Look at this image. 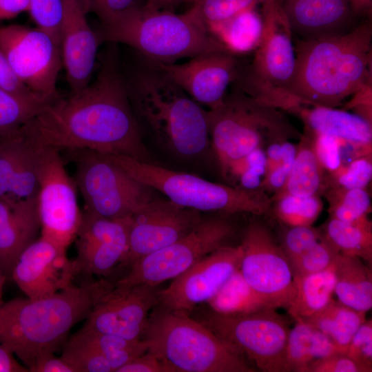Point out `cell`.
Listing matches in <instances>:
<instances>
[{
    "label": "cell",
    "instance_id": "6da1fadb",
    "mask_svg": "<svg viewBox=\"0 0 372 372\" xmlns=\"http://www.w3.org/2000/svg\"><path fill=\"white\" fill-rule=\"evenodd\" d=\"M109 43L92 83L51 101L21 130L60 152L88 149L151 163L129 98L117 44Z\"/></svg>",
    "mask_w": 372,
    "mask_h": 372
},
{
    "label": "cell",
    "instance_id": "7a4b0ae2",
    "mask_svg": "<svg viewBox=\"0 0 372 372\" xmlns=\"http://www.w3.org/2000/svg\"><path fill=\"white\" fill-rule=\"evenodd\" d=\"M371 20L339 35L296 41L287 94L294 103L335 107L371 82Z\"/></svg>",
    "mask_w": 372,
    "mask_h": 372
},
{
    "label": "cell",
    "instance_id": "3957f363",
    "mask_svg": "<svg viewBox=\"0 0 372 372\" xmlns=\"http://www.w3.org/2000/svg\"><path fill=\"white\" fill-rule=\"evenodd\" d=\"M123 74L139 123L170 152L192 159L210 145L207 110L189 96L161 65L138 53Z\"/></svg>",
    "mask_w": 372,
    "mask_h": 372
},
{
    "label": "cell",
    "instance_id": "277c9868",
    "mask_svg": "<svg viewBox=\"0 0 372 372\" xmlns=\"http://www.w3.org/2000/svg\"><path fill=\"white\" fill-rule=\"evenodd\" d=\"M104 282L72 284L45 298H17L0 305V344L28 369L63 347L70 329L86 319Z\"/></svg>",
    "mask_w": 372,
    "mask_h": 372
},
{
    "label": "cell",
    "instance_id": "5b68a950",
    "mask_svg": "<svg viewBox=\"0 0 372 372\" xmlns=\"http://www.w3.org/2000/svg\"><path fill=\"white\" fill-rule=\"evenodd\" d=\"M99 33L102 41L125 45L163 64L226 50L191 8L176 14L136 5L101 23Z\"/></svg>",
    "mask_w": 372,
    "mask_h": 372
},
{
    "label": "cell",
    "instance_id": "8992f818",
    "mask_svg": "<svg viewBox=\"0 0 372 372\" xmlns=\"http://www.w3.org/2000/svg\"><path fill=\"white\" fill-rule=\"evenodd\" d=\"M143 337L173 372H254L245 355L188 313L154 307Z\"/></svg>",
    "mask_w": 372,
    "mask_h": 372
},
{
    "label": "cell",
    "instance_id": "52a82bcc",
    "mask_svg": "<svg viewBox=\"0 0 372 372\" xmlns=\"http://www.w3.org/2000/svg\"><path fill=\"white\" fill-rule=\"evenodd\" d=\"M207 115L210 145L224 177L234 163L254 149L302 136L276 107L242 91L226 95Z\"/></svg>",
    "mask_w": 372,
    "mask_h": 372
},
{
    "label": "cell",
    "instance_id": "ba28073f",
    "mask_svg": "<svg viewBox=\"0 0 372 372\" xmlns=\"http://www.w3.org/2000/svg\"><path fill=\"white\" fill-rule=\"evenodd\" d=\"M103 154L129 175L185 208L258 216L271 210V198L262 189L249 190L227 186L127 156Z\"/></svg>",
    "mask_w": 372,
    "mask_h": 372
},
{
    "label": "cell",
    "instance_id": "9c48e42d",
    "mask_svg": "<svg viewBox=\"0 0 372 372\" xmlns=\"http://www.w3.org/2000/svg\"><path fill=\"white\" fill-rule=\"evenodd\" d=\"M261 5L262 39L251 65L242 69L237 81L248 95L275 107L293 109L296 104L287 94L296 70L293 32L281 0H264Z\"/></svg>",
    "mask_w": 372,
    "mask_h": 372
},
{
    "label": "cell",
    "instance_id": "30bf717a",
    "mask_svg": "<svg viewBox=\"0 0 372 372\" xmlns=\"http://www.w3.org/2000/svg\"><path fill=\"white\" fill-rule=\"evenodd\" d=\"M66 153L75 165L74 180L84 211L110 219H123L149 202L152 188L129 175L103 154L88 149Z\"/></svg>",
    "mask_w": 372,
    "mask_h": 372
},
{
    "label": "cell",
    "instance_id": "8fae6325",
    "mask_svg": "<svg viewBox=\"0 0 372 372\" xmlns=\"http://www.w3.org/2000/svg\"><path fill=\"white\" fill-rule=\"evenodd\" d=\"M235 232L234 224L227 216L203 219L184 236L133 262L115 285L158 286L178 276L218 248L228 245Z\"/></svg>",
    "mask_w": 372,
    "mask_h": 372
},
{
    "label": "cell",
    "instance_id": "7c38bea8",
    "mask_svg": "<svg viewBox=\"0 0 372 372\" xmlns=\"http://www.w3.org/2000/svg\"><path fill=\"white\" fill-rule=\"evenodd\" d=\"M198 320L239 349L261 371L286 372L290 329L275 309L243 314H221L207 309Z\"/></svg>",
    "mask_w": 372,
    "mask_h": 372
},
{
    "label": "cell",
    "instance_id": "4fadbf2b",
    "mask_svg": "<svg viewBox=\"0 0 372 372\" xmlns=\"http://www.w3.org/2000/svg\"><path fill=\"white\" fill-rule=\"evenodd\" d=\"M37 211L41 236L65 249L75 240L83 213L77 187L61 152L39 143Z\"/></svg>",
    "mask_w": 372,
    "mask_h": 372
},
{
    "label": "cell",
    "instance_id": "5bb4252c",
    "mask_svg": "<svg viewBox=\"0 0 372 372\" xmlns=\"http://www.w3.org/2000/svg\"><path fill=\"white\" fill-rule=\"evenodd\" d=\"M0 49L21 81L34 94L53 101L63 67L61 47L45 32L21 24L0 26Z\"/></svg>",
    "mask_w": 372,
    "mask_h": 372
},
{
    "label": "cell",
    "instance_id": "9a60e30c",
    "mask_svg": "<svg viewBox=\"0 0 372 372\" xmlns=\"http://www.w3.org/2000/svg\"><path fill=\"white\" fill-rule=\"evenodd\" d=\"M240 271L258 293L286 309L295 294L289 263L273 234L263 223L255 220L247 227L240 245Z\"/></svg>",
    "mask_w": 372,
    "mask_h": 372
},
{
    "label": "cell",
    "instance_id": "2e32d148",
    "mask_svg": "<svg viewBox=\"0 0 372 372\" xmlns=\"http://www.w3.org/2000/svg\"><path fill=\"white\" fill-rule=\"evenodd\" d=\"M160 291L158 286L112 287L107 284L83 327L130 340H143L149 312L158 304Z\"/></svg>",
    "mask_w": 372,
    "mask_h": 372
},
{
    "label": "cell",
    "instance_id": "e0dca14e",
    "mask_svg": "<svg viewBox=\"0 0 372 372\" xmlns=\"http://www.w3.org/2000/svg\"><path fill=\"white\" fill-rule=\"evenodd\" d=\"M200 212L169 199L152 198L130 217L127 248L118 266L130 267L184 236L202 221Z\"/></svg>",
    "mask_w": 372,
    "mask_h": 372
},
{
    "label": "cell",
    "instance_id": "ac0fdd59",
    "mask_svg": "<svg viewBox=\"0 0 372 372\" xmlns=\"http://www.w3.org/2000/svg\"><path fill=\"white\" fill-rule=\"evenodd\" d=\"M241 257L240 245L218 248L161 290L157 306L186 313L192 312L198 305L210 300L240 268Z\"/></svg>",
    "mask_w": 372,
    "mask_h": 372
},
{
    "label": "cell",
    "instance_id": "d6986e66",
    "mask_svg": "<svg viewBox=\"0 0 372 372\" xmlns=\"http://www.w3.org/2000/svg\"><path fill=\"white\" fill-rule=\"evenodd\" d=\"M158 63L189 96L208 110L223 103L228 87L238 80L242 68L236 55L226 50L202 54L183 63Z\"/></svg>",
    "mask_w": 372,
    "mask_h": 372
},
{
    "label": "cell",
    "instance_id": "ffe728a7",
    "mask_svg": "<svg viewBox=\"0 0 372 372\" xmlns=\"http://www.w3.org/2000/svg\"><path fill=\"white\" fill-rule=\"evenodd\" d=\"M66 250L40 236L21 252L10 279L29 298L56 294L78 274L76 261L68 258Z\"/></svg>",
    "mask_w": 372,
    "mask_h": 372
},
{
    "label": "cell",
    "instance_id": "44dd1931",
    "mask_svg": "<svg viewBox=\"0 0 372 372\" xmlns=\"http://www.w3.org/2000/svg\"><path fill=\"white\" fill-rule=\"evenodd\" d=\"M75 241L78 274L107 276L119 265L127 248L130 217L110 219L83 210Z\"/></svg>",
    "mask_w": 372,
    "mask_h": 372
},
{
    "label": "cell",
    "instance_id": "7402d4cb",
    "mask_svg": "<svg viewBox=\"0 0 372 372\" xmlns=\"http://www.w3.org/2000/svg\"><path fill=\"white\" fill-rule=\"evenodd\" d=\"M61 52L67 81L71 92L79 91L90 83L98 48L102 41L99 32L90 27L84 0H62Z\"/></svg>",
    "mask_w": 372,
    "mask_h": 372
},
{
    "label": "cell",
    "instance_id": "603a6c76",
    "mask_svg": "<svg viewBox=\"0 0 372 372\" xmlns=\"http://www.w3.org/2000/svg\"><path fill=\"white\" fill-rule=\"evenodd\" d=\"M281 3L298 39L342 34L360 22L349 0H281Z\"/></svg>",
    "mask_w": 372,
    "mask_h": 372
},
{
    "label": "cell",
    "instance_id": "cb8c5ba5",
    "mask_svg": "<svg viewBox=\"0 0 372 372\" xmlns=\"http://www.w3.org/2000/svg\"><path fill=\"white\" fill-rule=\"evenodd\" d=\"M39 152V143L21 129L0 138V198L37 197Z\"/></svg>",
    "mask_w": 372,
    "mask_h": 372
},
{
    "label": "cell",
    "instance_id": "d4e9b609",
    "mask_svg": "<svg viewBox=\"0 0 372 372\" xmlns=\"http://www.w3.org/2000/svg\"><path fill=\"white\" fill-rule=\"evenodd\" d=\"M300 114L310 133L337 139L341 144L343 161L371 154V121L358 114L323 106L301 110Z\"/></svg>",
    "mask_w": 372,
    "mask_h": 372
},
{
    "label": "cell",
    "instance_id": "484cf974",
    "mask_svg": "<svg viewBox=\"0 0 372 372\" xmlns=\"http://www.w3.org/2000/svg\"><path fill=\"white\" fill-rule=\"evenodd\" d=\"M39 232L37 197L0 198V269L7 278L10 279L19 256Z\"/></svg>",
    "mask_w": 372,
    "mask_h": 372
},
{
    "label": "cell",
    "instance_id": "4316f807",
    "mask_svg": "<svg viewBox=\"0 0 372 372\" xmlns=\"http://www.w3.org/2000/svg\"><path fill=\"white\" fill-rule=\"evenodd\" d=\"M334 293L338 301L364 313L372 307V273L361 258L339 254Z\"/></svg>",
    "mask_w": 372,
    "mask_h": 372
},
{
    "label": "cell",
    "instance_id": "83f0119b",
    "mask_svg": "<svg viewBox=\"0 0 372 372\" xmlns=\"http://www.w3.org/2000/svg\"><path fill=\"white\" fill-rule=\"evenodd\" d=\"M296 322L288 337L286 372H308L316 362L342 351L315 327L301 320Z\"/></svg>",
    "mask_w": 372,
    "mask_h": 372
},
{
    "label": "cell",
    "instance_id": "f1b7e54d",
    "mask_svg": "<svg viewBox=\"0 0 372 372\" xmlns=\"http://www.w3.org/2000/svg\"><path fill=\"white\" fill-rule=\"evenodd\" d=\"M293 281L295 294L287 310L295 320H299L318 312L333 299L335 262L323 271L293 278Z\"/></svg>",
    "mask_w": 372,
    "mask_h": 372
},
{
    "label": "cell",
    "instance_id": "f546056e",
    "mask_svg": "<svg viewBox=\"0 0 372 372\" xmlns=\"http://www.w3.org/2000/svg\"><path fill=\"white\" fill-rule=\"evenodd\" d=\"M206 303L210 310L221 314H243L278 308L245 280L239 269Z\"/></svg>",
    "mask_w": 372,
    "mask_h": 372
},
{
    "label": "cell",
    "instance_id": "4dcf8cb0",
    "mask_svg": "<svg viewBox=\"0 0 372 372\" xmlns=\"http://www.w3.org/2000/svg\"><path fill=\"white\" fill-rule=\"evenodd\" d=\"M365 313L332 299L318 312L299 320L321 331L345 352L352 337L366 320Z\"/></svg>",
    "mask_w": 372,
    "mask_h": 372
},
{
    "label": "cell",
    "instance_id": "1f68e13d",
    "mask_svg": "<svg viewBox=\"0 0 372 372\" xmlns=\"http://www.w3.org/2000/svg\"><path fill=\"white\" fill-rule=\"evenodd\" d=\"M209 30L229 52L235 55L247 54L256 51L260 43L262 14L256 8L249 9Z\"/></svg>",
    "mask_w": 372,
    "mask_h": 372
},
{
    "label": "cell",
    "instance_id": "d6a6232c",
    "mask_svg": "<svg viewBox=\"0 0 372 372\" xmlns=\"http://www.w3.org/2000/svg\"><path fill=\"white\" fill-rule=\"evenodd\" d=\"M324 172L314 152L311 134L303 135L281 191L299 196L319 195L326 187Z\"/></svg>",
    "mask_w": 372,
    "mask_h": 372
},
{
    "label": "cell",
    "instance_id": "836d02e7",
    "mask_svg": "<svg viewBox=\"0 0 372 372\" xmlns=\"http://www.w3.org/2000/svg\"><path fill=\"white\" fill-rule=\"evenodd\" d=\"M322 238L340 254L372 261V227L329 218L322 230Z\"/></svg>",
    "mask_w": 372,
    "mask_h": 372
},
{
    "label": "cell",
    "instance_id": "e575fe53",
    "mask_svg": "<svg viewBox=\"0 0 372 372\" xmlns=\"http://www.w3.org/2000/svg\"><path fill=\"white\" fill-rule=\"evenodd\" d=\"M329 202V218L365 227H372L368 215L371 196L366 189L327 187L323 192Z\"/></svg>",
    "mask_w": 372,
    "mask_h": 372
},
{
    "label": "cell",
    "instance_id": "d590c367",
    "mask_svg": "<svg viewBox=\"0 0 372 372\" xmlns=\"http://www.w3.org/2000/svg\"><path fill=\"white\" fill-rule=\"evenodd\" d=\"M75 334L95 347L105 357L113 372H116L121 367L148 349V344L143 339L130 340L94 331L83 327Z\"/></svg>",
    "mask_w": 372,
    "mask_h": 372
},
{
    "label": "cell",
    "instance_id": "8d00e7d4",
    "mask_svg": "<svg viewBox=\"0 0 372 372\" xmlns=\"http://www.w3.org/2000/svg\"><path fill=\"white\" fill-rule=\"evenodd\" d=\"M323 208L319 195L299 196L279 192L271 198V210L286 226H311Z\"/></svg>",
    "mask_w": 372,
    "mask_h": 372
},
{
    "label": "cell",
    "instance_id": "74e56055",
    "mask_svg": "<svg viewBox=\"0 0 372 372\" xmlns=\"http://www.w3.org/2000/svg\"><path fill=\"white\" fill-rule=\"evenodd\" d=\"M51 101L19 96L0 89V138L18 132Z\"/></svg>",
    "mask_w": 372,
    "mask_h": 372
},
{
    "label": "cell",
    "instance_id": "f35d334b",
    "mask_svg": "<svg viewBox=\"0 0 372 372\" xmlns=\"http://www.w3.org/2000/svg\"><path fill=\"white\" fill-rule=\"evenodd\" d=\"M61 357L75 372H113L105 357L75 333L64 342Z\"/></svg>",
    "mask_w": 372,
    "mask_h": 372
},
{
    "label": "cell",
    "instance_id": "ab89813d",
    "mask_svg": "<svg viewBox=\"0 0 372 372\" xmlns=\"http://www.w3.org/2000/svg\"><path fill=\"white\" fill-rule=\"evenodd\" d=\"M264 0H195L191 8L208 30L245 10L256 8Z\"/></svg>",
    "mask_w": 372,
    "mask_h": 372
},
{
    "label": "cell",
    "instance_id": "60d3db41",
    "mask_svg": "<svg viewBox=\"0 0 372 372\" xmlns=\"http://www.w3.org/2000/svg\"><path fill=\"white\" fill-rule=\"evenodd\" d=\"M267 158L264 147H258L234 163L225 178L238 182V187L254 190L260 187L266 174Z\"/></svg>",
    "mask_w": 372,
    "mask_h": 372
},
{
    "label": "cell",
    "instance_id": "b9f144b4",
    "mask_svg": "<svg viewBox=\"0 0 372 372\" xmlns=\"http://www.w3.org/2000/svg\"><path fill=\"white\" fill-rule=\"evenodd\" d=\"M371 178V154H369L356 158L329 173L327 176L325 188L366 189Z\"/></svg>",
    "mask_w": 372,
    "mask_h": 372
},
{
    "label": "cell",
    "instance_id": "7bdbcfd3",
    "mask_svg": "<svg viewBox=\"0 0 372 372\" xmlns=\"http://www.w3.org/2000/svg\"><path fill=\"white\" fill-rule=\"evenodd\" d=\"M339 254L322 237L307 252L289 264L293 278L324 270L335 262Z\"/></svg>",
    "mask_w": 372,
    "mask_h": 372
},
{
    "label": "cell",
    "instance_id": "ee69618b",
    "mask_svg": "<svg viewBox=\"0 0 372 372\" xmlns=\"http://www.w3.org/2000/svg\"><path fill=\"white\" fill-rule=\"evenodd\" d=\"M322 237V230L312 225L287 226L278 243L290 264L319 242Z\"/></svg>",
    "mask_w": 372,
    "mask_h": 372
},
{
    "label": "cell",
    "instance_id": "f6af8a7d",
    "mask_svg": "<svg viewBox=\"0 0 372 372\" xmlns=\"http://www.w3.org/2000/svg\"><path fill=\"white\" fill-rule=\"evenodd\" d=\"M28 12L37 27L48 33L60 45L62 0H29Z\"/></svg>",
    "mask_w": 372,
    "mask_h": 372
},
{
    "label": "cell",
    "instance_id": "bcb514c9",
    "mask_svg": "<svg viewBox=\"0 0 372 372\" xmlns=\"http://www.w3.org/2000/svg\"><path fill=\"white\" fill-rule=\"evenodd\" d=\"M298 145L285 140L282 142L280 158L277 165L265 174L260 189L275 194L280 192L287 181L296 155Z\"/></svg>",
    "mask_w": 372,
    "mask_h": 372
},
{
    "label": "cell",
    "instance_id": "7dc6e473",
    "mask_svg": "<svg viewBox=\"0 0 372 372\" xmlns=\"http://www.w3.org/2000/svg\"><path fill=\"white\" fill-rule=\"evenodd\" d=\"M350 358L372 371V320H365L352 337L345 352Z\"/></svg>",
    "mask_w": 372,
    "mask_h": 372
},
{
    "label": "cell",
    "instance_id": "c3c4849f",
    "mask_svg": "<svg viewBox=\"0 0 372 372\" xmlns=\"http://www.w3.org/2000/svg\"><path fill=\"white\" fill-rule=\"evenodd\" d=\"M311 134L314 152L324 171L331 173L344 165L341 144L337 139L323 134Z\"/></svg>",
    "mask_w": 372,
    "mask_h": 372
},
{
    "label": "cell",
    "instance_id": "681fc988",
    "mask_svg": "<svg viewBox=\"0 0 372 372\" xmlns=\"http://www.w3.org/2000/svg\"><path fill=\"white\" fill-rule=\"evenodd\" d=\"M308 372H367L344 352H338L313 363Z\"/></svg>",
    "mask_w": 372,
    "mask_h": 372
},
{
    "label": "cell",
    "instance_id": "f907efd6",
    "mask_svg": "<svg viewBox=\"0 0 372 372\" xmlns=\"http://www.w3.org/2000/svg\"><path fill=\"white\" fill-rule=\"evenodd\" d=\"M0 89L23 97H40L31 92L19 79L0 49ZM42 98V97H41Z\"/></svg>",
    "mask_w": 372,
    "mask_h": 372
},
{
    "label": "cell",
    "instance_id": "816d5d0a",
    "mask_svg": "<svg viewBox=\"0 0 372 372\" xmlns=\"http://www.w3.org/2000/svg\"><path fill=\"white\" fill-rule=\"evenodd\" d=\"M88 8L94 11L101 23L107 22L136 6V0H84Z\"/></svg>",
    "mask_w": 372,
    "mask_h": 372
},
{
    "label": "cell",
    "instance_id": "f5cc1de1",
    "mask_svg": "<svg viewBox=\"0 0 372 372\" xmlns=\"http://www.w3.org/2000/svg\"><path fill=\"white\" fill-rule=\"evenodd\" d=\"M116 372H173L155 354L147 351L121 367Z\"/></svg>",
    "mask_w": 372,
    "mask_h": 372
},
{
    "label": "cell",
    "instance_id": "db71d44e",
    "mask_svg": "<svg viewBox=\"0 0 372 372\" xmlns=\"http://www.w3.org/2000/svg\"><path fill=\"white\" fill-rule=\"evenodd\" d=\"M75 372L73 367L55 353L41 355L29 369V372Z\"/></svg>",
    "mask_w": 372,
    "mask_h": 372
},
{
    "label": "cell",
    "instance_id": "11a10c76",
    "mask_svg": "<svg viewBox=\"0 0 372 372\" xmlns=\"http://www.w3.org/2000/svg\"><path fill=\"white\" fill-rule=\"evenodd\" d=\"M29 0H0V23L28 12Z\"/></svg>",
    "mask_w": 372,
    "mask_h": 372
},
{
    "label": "cell",
    "instance_id": "9f6ffc18",
    "mask_svg": "<svg viewBox=\"0 0 372 372\" xmlns=\"http://www.w3.org/2000/svg\"><path fill=\"white\" fill-rule=\"evenodd\" d=\"M0 372H29V370L19 362L9 350L0 344Z\"/></svg>",
    "mask_w": 372,
    "mask_h": 372
},
{
    "label": "cell",
    "instance_id": "6f0895ef",
    "mask_svg": "<svg viewBox=\"0 0 372 372\" xmlns=\"http://www.w3.org/2000/svg\"><path fill=\"white\" fill-rule=\"evenodd\" d=\"M355 14L368 17L371 14L372 0H349Z\"/></svg>",
    "mask_w": 372,
    "mask_h": 372
},
{
    "label": "cell",
    "instance_id": "680465c9",
    "mask_svg": "<svg viewBox=\"0 0 372 372\" xmlns=\"http://www.w3.org/2000/svg\"><path fill=\"white\" fill-rule=\"evenodd\" d=\"M6 280H7L6 276L3 273V272L0 269V305L3 302L2 301L3 289V286Z\"/></svg>",
    "mask_w": 372,
    "mask_h": 372
},
{
    "label": "cell",
    "instance_id": "91938a15",
    "mask_svg": "<svg viewBox=\"0 0 372 372\" xmlns=\"http://www.w3.org/2000/svg\"><path fill=\"white\" fill-rule=\"evenodd\" d=\"M156 0H147V3L145 5L147 8H153Z\"/></svg>",
    "mask_w": 372,
    "mask_h": 372
}]
</instances>
